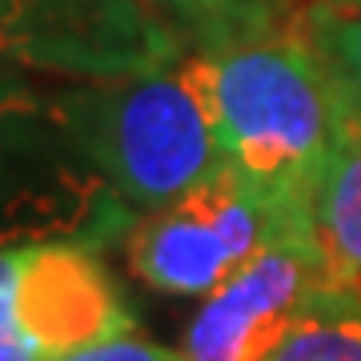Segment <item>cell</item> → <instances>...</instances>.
<instances>
[{"instance_id": "cell-1", "label": "cell", "mask_w": 361, "mask_h": 361, "mask_svg": "<svg viewBox=\"0 0 361 361\" xmlns=\"http://www.w3.org/2000/svg\"><path fill=\"white\" fill-rule=\"evenodd\" d=\"M201 61L225 165L273 201L310 213L353 109L305 20L201 52Z\"/></svg>"}, {"instance_id": "cell-2", "label": "cell", "mask_w": 361, "mask_h": 361, "mask_svg": "<svg viewBox=\"0 0 361 361\" xmlns=\"http://www.w3.org/2000/svg\"><path fill=\"white\" fill-rule=\"evenodd\" d=\"M68 153L125 205L157 213L225 169L201 52L169 68L61 89Z\"/></svg>"}, {"instance_id": "cell-3", "label": "cell", "mask_w": 361, "mask_h": 361, "mask_svg": "<svg viewBox=\"0 0 361 361\" xmlns=\"http://www.w3.org/2000/svg\"><path fill=\"white\" fill-rule=\"evenodd\" d=\"M297 225H310V213L273 201L225 165L173 205L145 213L125 253L149 289L201 301Z\"/></svg>"}, {"instance_id": "cell-4", "label": "cell", "mask_w": 361, "mask_h": 361, "mask_svg": "<svg viewBox=\"0 0 361 361\" xmlns=\"http://www.w3.org/2000/svg\"><path fill=\"white\" fill-rule=\"evenodd\" d=\"M141 0H0V68L68 85L145 77L180 61Z\"/></svg>"}, {"instance_id": "cell-5", "label": "cell", "mask_w": 361, "mask_h": 361, "mask_svg": "<svg viewBox=\"0 0 361 361\" xmlns=\"http://www.w3.org/2000/svg\"><path fill=\"white\" fill-rule=\"evenodd\" d=\"M322 293H329V281L313 233L297 225L201 297L180 353L189 361H269Z\"/></svg>"}, {"instance_id": "cell-6", "label": "cell", "mask_w": 361, "mask_h": 361, "mask_svg": "<svg viewBox=\"0 0 361 361\" xmlns=\"http://www.w3.org/2000/svg\"><path fill=\"white\" fill-rule=\"evenodd\" d=\"M85 169L68 153L61 89L0 68V205L32 197L40 180Z\"/></svg>"}, {"instance_id": "cell-7", "label": "cell", "mask_w": 361, "mask_h": 361, "mask_svg": "<svg viewBox=\"0 0 361 361\" xmlns=\"http://www.w3.org/2000/svg\"><path fill=\"white\" fill-rule=\"evenodd\" d=\"M310 233L325 281L361 301V116L353 113L310 201Z\"/></svg>"}, {"instance_id": "cell-8", "label": "cell", "mask_w": 361, "mask_h": 361, "mask_svg": "<svg viewBox=\"0 0 361 361\" xmlns=\"http://www.w3.org/2000/svg\"><path fill=\"white\" fill-rule=\"evenodd\" d=\"M185 52H221L281 28L289 0H141Z\"/></svg>"}, {"instance_id": "cell-9", "label": "cell", "mask_w": 361, "mask_h": 361, "mask_svg": "<svg viewBox=\"0 0 361 361\" xmlns=\"http://www.w3.org/2000/svg\"><path fill=\"white\" fill-rule=\"evenodd\" d=\"M269 361H361V301L337 289L322 293Z\"/></svg>"}, {"instance_id": "cell-10", "label": "cell", "mask_w": 361, "mask_h": 361, "mask_svg": "<svg viewBox=\"0 0 361 361\" xmlns=\"http://www.w3.org/2000/svg\"><path fill=\"white\" fill-rule=\"evenodd\" d=\"M310 37L317 40L325 65L334 68L337 85L345 92L349 109L361 116V13H325L310 8L301 16Z\"/></svg>"}, {"instance_id": "cell-11", "label": "cell", "mask_w": 361, "mask_h": 361, "mask_svg": "<svg viewBox=\"0 0 361 361\" xmlns=\"http://www.w3.org/2000/svg\"><path fill=\"white\" fill-rule=\"evenodd\" d=\"M56 361H189V357L180 349L157 345V341H149V337H141L133 329V334L109 337V341H97V345L73 349V353H65Z\"/></svg>"}, {"instance_id": "cell-12", "label": "cell", "mask_w": 361, "mask_h": 361, "mask_svg": "<svg viewBox=\"0 0 361 361\" xmlns=\"http://www.w3.org/2000/svg\"><path fill=\"white\" fill-rule=\"evenodd\" d=\"M313 8H325V13H361V0H317Z\"/></svg>"}]
</instances>
